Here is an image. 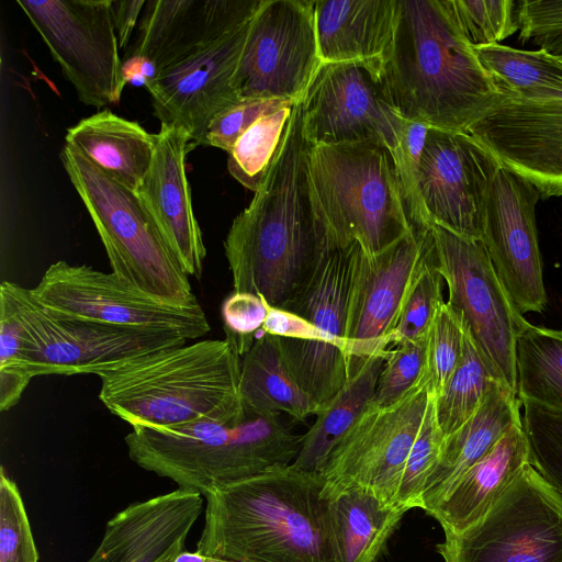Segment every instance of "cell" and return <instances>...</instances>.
I'll list each match as a JSON object with an SVG mask.
<instances>
[{
    "label": "cell",
    "instance_id": "cell-47",
    "mask_svg": "<svg viewBox=\"0 0 562 562\" xmlns=\"http://www.w3.org/2000/svg\"><path fill=\"white\" fill-rule=\"evenodd\" d=\"M146 4L145 0L113 1L112 11L120 48L130 44L134 27Z\"/></svg>",
    "mask_w": 562,
    "mask_h": 562
},
{
    "label": "cell",
    "instance_id": "cell-1",
    "mask_svg": "<svg viewBox=\"0 0 562 562\" xmlns=\"http://www.w3.org/2000/svg\"><path fill=\"white\" fill-rule=\"evenodd\" d=\"M297 100L259 189L224 240L233 289L286 310L326 237L315 217L307 179L311 149Z\"/></svg>",
    "mask_w": 562,
    "mask_h": 562
},
{
    "label": "cell",
    "instance_id": "cell-45",
    "mask_svg": "<svg viewBox=\"0 0 562 562\" xmlns=\"http://www.w3.org/2000/svg\"><path fill=\"white\" fill-rule=\"evenodd\" d=\"M268 315V303L260 296L233 291L222 305V317L228 338L240 357L251 347Z\"/></svg>",
    "mask_w": 562,
    "mask_h": 562
},
{
    "label": "cell",
    "instance_id": "cell-43",
    "mask_svg": "<svg viewBox=\"0 0 562 562\" xmlns=\"http://www.w3.org/2000/svg\"><path fill=\"white\" fill-rule=\"evenodd\" d=\"M296 101L283 99H243L217 114L195 146L206 145L228 153L237 139L259 119Z\"/></svg>",
    "mask_w": 562,
    "mask_h": 562
},
{
    "label": "cell",
    "instance_id": "cell-3",
    "mask_svg": "<svg viewBox=\"0 0 562 562\" xmlns=\"http://www.w3.org/2000/svg\"><path fill=\"white\" fill-rule=\"evenodd\" d=\"M381 72L401 116L429 127L468 132L504 98L442 0H397Z\"/></svg>",
    "mask_w": 562,
    "mask_h": 562
},
{
    "label": "cell",
    "instance_id": "cell-37",
    "mask_svg": "<svg viewBox=\"0 0 562 562\" xmlns=\"http://www.w3.org/2000/svg\"><path fill=\"white\" fill-rule=\"evenodd\" d=\"M436 412V394L432 391L418 434L405 462L396 505L411 510L422 508L426 482L435 470L445 442Z\"/></svg>",
    "mask_w": 562,
    "mask_h": 562
},
{
    "label": "cell",
    "instance_id": "cell-28",
    "mask_svg": "<svg viewBox=\"0 0 562 562\" xmlns=\"http://www.w3.org/2000/svg\"><path fill=\"white\" fill-rule=\"evenodd\" d=\"M239 392L245 412L255 416L284 413L302 422L321 407L290 373L278 337L263 331L240 357Z\"/></svg>",
    "mask_w": 562,
    "mask_h": 562
},
{
    "label": "cell",
    "instance_id": "cell-24",
    "mask_svg": "<svg viewBox=\"0 0 562 562\" xmlns=\"http://www.w3.org/2000/svg\"><path fill=\"white\" fill-rule=\"evenodd\" d=\"M312 5L322 63L383 61L397 0H317Z\"/></svg>",
    "mask_w": 562,
    "mask_h": 562
},
{
    "label": "cell",
    "instance_id": "cell-6",
    "mask_svg": "<svg viewBox=\"0 0 562 562\" xmlns=\"http://www.w3.org/2000/svg\"><path fill=\"white\" fill-rule=\"evenodd\" d=\"M307 179L315 217L333 246L358 243L373 256L415 231L393 158L384 147L311 146Z\"/></svg>",
    "mask_w": 562,
    "mask_h": 562
},
{
    "label": "cell",
    "instance_id": "cell-29",
    "mask_svg": "<svg viewBox=\"0 0 562 562\" xmlns=\"http://www.w3.org/2000/svg\"><path fill=\"white\" fill-rule=\"evenodd\" d=\"M384 362L385 351L353 361L347 383L319 407L313 425L303 435L294 468L321 474L336 443L371 403Z\"/></svg>",
    "mask_w": 562,
    "mask_h": 562
},
{
    "label": "cell",
    "instance_id": "cell-39",
    "mask_svg": "<svg viewBox=\"0 0 562 562\" xmlns=\"http://www.w3.org/2000/svg\"><path fill=\"white\" fill-rule=\"evenodd\" d=\"M33 378L35 374L24 350L22 327L9 305L0 301L1 412L18 404Z\"/></svg>",
    "mask_w": 562,
    "mask_h": 562
},
{
    "label": "cell",
    "instance_id": "cell-22",
    "mask_svg": "<svg viewBox=\"0 0 562 562\" xmlns=\"http://www.w3.org/2000/svg\"><path fill=\"white\" fill-rule=\"evenodd\" d=\"M202 496L178 487L130 504L106 522L86 562H172L202 513Z\"/></svg>",
    "mask_w": 562,
    "mask_h": 562
},
{
    "label": "cell",
    "instance_id": "cell-10",
    "mask_svg": "<svg viewBox=\"0 0 562 562\" xmlns=\"http://www.w3.org/2000/svg\"><path fill=\"white\" fill-rule=\"evenodd\" d=\"M263 1L213 29L144 83L160 124L184 130L193 147L217 114L240 101L236 75Z\"/></svg>",
    "mask_w": 562,
    "mask_h": 562
},
{
    "label": "cell",
    "instance_id": "cell-25",
    "mask_svg": "<svg viewBox=\"0 0 562 562\" xmlns=\"http://www.w3.org/2000/svg\"><path fill=\"white\" fill-rule=\"evenodd\" d=\"M517 423H521L520 400L507 384H494L471 419L445 438L438 463L426 482L420 509L430 515L460 477Z\"/></svg>",
    "mask_w": 562,
    "mask_h": 562
},
{
    "label": "cell",
    "instance_id": "cell-36",
    "mask_svg": "<svg viewBox=\"0 0 562 562\" xmlns=\"http://www.w3.org/2000/svg\"><path fill=\"white\" fill-rule=\"evenodd\" d=\"M442 3L472 46L499 44L519 30L518 1L442 0Z\"/></svg>",
    "mask_w": 562,
    "mask_h": 562
},
{
    "label": "cell",
    "instance_id": "cell-38",
    "mask_svg": "<svg viewBox=\"0 0 562 562\" xmlns=\"http://www.w3.org/2000/svg\"><path fill=\"white\" fill-rule=\"evenodd\" d=\"M529 463L562 496V414L521 402Z\"/></svg>",
    "mask_w": 562,
    "mask_h": 562
},
{
    "label": "cell",
    "instance_id": "cell-2",
    "mask_svg": "<svg viewBox=\"0 0 562 562\" xmlns=\"http://www.w3.org/2000/svg\"><path fill=\"white\" fill-rule=\"evenodd\" d=\"M324 479L292 464L207 491L196 551L233 562H337Z\"/></svg>",
    "mask_w": 562,
    "mask_h": 562
},
{
    "label": "cell",
    "instance_id": "cell-11",
    "mask_svg": "<svg viewBox=\"0 0 562 562\" xmlns=\"http://www.w3.org/2000/svg\"><path fill=\"white\" fill-rule=\"evenodd\" d=\"M381 61L322 63L301 98L303 130L312 146L374 144L395 169L407 121L395 109Z\"/></svg>",
    "mask_w": 562,
    "mask_h": 562
},
{
    "label": "cell",
    "instance_id": "cell-20",
    "mask_svg": "<svg viewBox=\"0 0 562 562\" xmlns=\"http://www.w3.org/2000/svg\"><path fill=\"white\" fill-rule=\"evenodd\" d=\"M430 228L414 231L383 251L359 248L350 289L346 339L355 360L383 352L411 279L430 245Z\"/></svg>",
    "mask_w": 562,
    "mask_h": 562
},
{
    "label": "cell",
    "instance_id": "cell-41",
    "mask_svg": "<svg viewBox=\"0 0 562 562\" xmlns=\"http://www.w3.org/2000/svg\"><path fill=\"white\" fill-rule=\"evenodd\" d=\"M38 553L16 483L0 474V562H37Z\"/></svg>",
    "mask_w": 562,
    "mask_h": 562
},
{
    "label": "cell",
    "instance_id": "cell-4",
    "mask_svg": "<svg viewBox=\"0 0 562 562\" xmlns=\"http://www.w3.org/2000/svg\"><path fill=\"white\" fill-rule=\"evenodd\" d=\"M99 398L132 427L245 417L240 355L228 339H201L154 351L97 374Z\"/></svg>",
    "mask_w": 562,
    "mask_h": 562
},
{
    "label": "cell",
    "instance_id": "cell-18",
    "mask_svg": "<svg viewBox=\"0 0 562 562\" xmlns=\"http://www.w3.org/2000/svg\"><path fill=\"white\" fill-rule=\"evenodd\" d=\"M538 190L502 166L491 186L482 243L510 299L522 313H541L547 304L538 243Z\"/></svg>",
    "mask_w": 562,
    "mask_h": 562
},
{
    "label": "cell",
    "instance_id": "cell-34",
    "mask_svg": "<svg viewBox=\"0 0 562 562\" xmlns=\"http://www.w3.org/2000/svg\"><path fill=\"white\" fill-rule=\"evenodd\" d=\"M442 283L443 279L435 261L431 237L428 250L414 272L401 302L389 335V347L427 337L436 312L445 302Z\"/></svg>",
    "mask_w": 562,
    "mask_h": 562
},
{
    "label": "cell",
    "instance_id": "cell-9",
    "mask_svg": "<svg viewBox=\"0 0 562 562\" xmlns=\"http://www.w3.org/2000/svg\"><path fill=\"white\" fill-rule=\"evenodd\" d=\"M437 269L448 286L447 304L483 359L517 394L516 342L530 324L501 281L482 240L430 227Z\"/></svg>",
    "mask_w": 562,
    "mask_h": 562
},
{
    "label": "cell",
    "instance_id": "cell-30",
    "mask_svg": "<svg viewBox=\"0 0 562 562\" xmlns=\"http://www.w3.org/2000/svg\"><path fill=\"white\" fill-rule=\"evenodd\" d=\"M328 501L337 562H375L407 513L364 487L346 490Z\"/></svg>",
    "mask_w": 562,
    "mask_h": 562
},
{
    "label": "cell",
    "instance_id": "cell-27",
    "mask_svg": "<svg viewBox=\"0 0 562 562\" xmlns=\"http://www.w3.org/2000/svg\"><path fill=\"white\" fill-rule=\"evenodd\" d=\"M65 145L80 151L111 178L137 192L148 172L157 134L103 109L67 130Z\"/></svg>",
    "mask_w": 562,
    "mask_h": 562
},
{
    "label": "cell",
    "instance_id": "cell-35",
    "mask_svg": "<svg viewBox=\"0 0 562 562\" xmlns=\"http://www.w3.org/2000/svg\"><path fill=\"white\" fill-rule=\"evenodd\" d=\"M293 106L280 109L255 122L227 153L229 173L256 192L279 147Z\"/></svg>",
    "mask_w": 562,
    "mask_h": 562
},
{
    "label": "cell",
    "instance_id": "cell-15",
    "mask_svg": "<svg viewBox=\"0 0 562 562\" xmlns=\"http://www.w3.org/2000/svg\"><path fill=\"white\" fill-rule=\"evenodd\" d=\"M86 105L117 104L127 83L113 0H16Z\"/></svg>",
    "mask_w": 562,
    "mask_h": 562
},
{
    "label": "cell",
    "instance_id": "cell-16",
    "mask_svg": "<svg viewBox=\"0 0 562 562\" xmlns=\"http://www.w3.org/2000/svg\"><path fill=\"white\" fill-rule=\"evenodd\" d=\"M321 64L312 0H265L250 24L237 92L240 100L297 101Z\"/></svg>",
    "mask_w": 562,
    "mask_h": 562
},
{
    "label": "cell",
    "instance_id": "cell-32",
    "mask_svg": "<svg viewBox=\"0 0 562 562\" xmlns=\"http://www.w3.org/2000/svg\"><path fill=\"white\" fill-rule=\"evenodd\" d=\"M503 95L533 100L562 89V58L503 44L473 46Z\"/></svg>",
    "mask_w": 562,
    "mask_h": 562
},
{
    "label": "cell",
    "instance_id": "cell-48",
    "mask_svg": "<svg viewBox=\"0 0 562 562\" xmlns=\"http://www.w3.org/2000/svg\"><path fill=\"white\" fill-rule=\"evenodd\" d=\"M217 558L203 554L199 551H187L186 549L180 552L172 562H216Z\"/></svg>",
    "mask_w": 562,
    "mask_h": 562
},
{
    "label": "cell",
    "instance_id": "cell-46",
    "mask_svg": "<svg viewBox=\"0 0 562 562\" xmlns=\"http://www.w3.org/2000/svg\"><path fill=\"white\" fill-rule=\"evenodd\" d=\"M262 331L280 338L312 340L338 348L310 321L305 319L296 313L284 308L274 307L269 304L268 315L262 325Z\"/></svg>",
    "mask_w": 562,
    "mask_h": 562
},
{
    "label": "cell",
    "instance_id": "cell-5",
    "mask_svg": "<svg viewBox=\"0 0 562 562\" xmlns=\"http://www.w3.org/2000/svg\"><path fill=\"white\" fill-rule=\"evenodd\" d=\"M302 439L278 416L246 413L237 422L205 418L132 427L124 441L138 467L204 495L218 485L292 464Z\"/></svg>",
    "mask_w": 562,
    "mask_h": 562
},
{
    "label": "cell",
    "instance_id": "cell-7",
    "mask_svg": "<svg viewBox=\"0 0 562 562\" xmlns=\"http://www.w3.org/2000/svg\"><path fill=\"white\" fill-rule=\"evenodd\" d=\"M60 160L97 228L112 272L166 302L199 303L138 194L67 145Z\"/></svg>",
    "mask_w": 562,
    "mask_h": 562
},
{
    "label": "cell",
    "instance_id": "cell-19",
    "mask_svg": "<svg viewBox=\"0 0 562 562\" xmlns=\"http://www.w3.org/2000/svg\"><path fill=\"white\" fill-rule=\"evenodd\" d=\"M468 133L541 199L562 196V89L533 100L504 95Z\"/></svg>",
    "mask_w": 562,
    "mask_h": 562
},
{
    "label": "cell",
    "instance_id": "cell-21",
    "mask_svg": "<svg viewBox=\"0 0 562 562\" xmlns=\"http://www.w3.org/2000/svg\"><path fill=\"white\" fill-rule=\"evenodd\" d=\"M193 148L187 132L160 125L153 162L137 194L188 277L200 279L206 248L195 218L186 157Z\"/></svg>",
    "mask_w": 562,
    "mask_h": 562
},
{
    "label": "cell",
    "instance_id": "cell-8",
    "mask_svg": "<svg viewBox=\"0 0 562 562\" xmlns=\"http://www.w3.org/2000/svg\"><path fill=\"white\" fill-rule=\"evenodd\" d=\"M22 327L24 350L37 375L98 374L122 362L189 340L169 333L117 327L75 317L42 304L32 289L0 285Z\"/></svg>",
    "mask_w": 562,
    "mask_h": 562
},
{
    "label": "cell",
    "instance_id": "cell-14",
    "mask_svg": "<svg viewBox=\"0 0 562 562\" xmlns=\"http://www.w3.org/2000/svg\"><path fill=\"white\" fill-rule=\"evenodd\" d=\"M34 296L66 315L101 324L169 333L189 341L202 338L211 326L200 303L180 305L155 297L115 273L65 260L52 263Z\"/></svg>",
    "mask_w": 562,
    "mask_h": 562
},
{
    "label": "cell",
    "instance_id": "cell-17",
    "mask_svg": "<svg viewBox=\"0 0 562 562\" xmlns=\"http://www.w3.org/2000/svg\"><path fill=\"white\" fill-rule=\"evenodd\" d=\"M501 167L495 155L468 132L430 127L418 191L431 226L481 240L488 192Z\"/></svg>",
    "mask_w": 562,
    "mask_h": 562
},
{
    "label": "cell",
    "instance_id": "cell-50",
    "mask_svg": "<svg viewBox=\"0 0 562 562\" xmlns=\"http://www.w3.org/2000/svg\"><path fill=\"white\" fill-rule=\"evenodd\" d=\"M562 58V57H561Z\"/></svg>",
    "mask_w": 562,
    "mask_h": 562
},
{
    "label": "cell",
    "instance_id": "cell-23",
    "mask_svg": "<svg viewBox=\"0 0 562 562\" xmlns=\"http://www.w3.org/2000/svg\"><path fill=\"white\" fill-rule=\"evenodd\" d=\"M244 0H149L140 14L137 33L126 52V82L143 85L201 41L221 23L237 14Z\"/></svg>",
    "mask_w": 562,
    "mask_h": 562
},
{
    "label": "cell",
    "instance_id": "cell-42",
    "mask_svg": "<svg viewBox=\"0 0 562 562\" xmlns=\"http://www.w3.org/2000/svg\"><path fill=\"white\" fill-rule=\"evenodd\" d=\"M463 338L461 322L447 302L441 303L427 335V367L436 395L442 391L461 360Z\"/></svg>",
    "mask_w": 562,
    "mask_h": 562
},
{
    "label": "cell",
    "instance_id": "cell-31",
    "mask_svg": "<svg viewBox=\"0 0 562 562\" xmlns=\"http://www.w3.org/2000/svg\"><path fill=\"white\" fill-rule=\"evenodd\" d=\"M516 382L520 402L562 414V329L526 327L516 342Z\"/></svg>",
    "mask_w": 562,
    "mask_h": 562
},
{
    "label": "cell",
    "instance_id": "cell-49",
    "mask_svg": "<svg viewBox=\"0 0 562 562\" xmlns=\"http://www.w3.org/2000/svg\"><path fill=\"white\" fill-rule=\"evenodd\" d=\"M216 562H233V561H227V560H223V559H218L217 558Z\"/></svg>",
    "mask_w": 562,
    "mask_h": 562
},
{
    "label": "cell",
    "instance_id": "cell-44",
    "mask_svg": "<svg viewBox=\"0 0 562 562\" xmlns=\"http://www.w3.org/2000/svg\"><path fill=\"white\" fill-rule=\"evenodd\" d=\"M519 41L562 57V0L518 1Z\"/></svg>",
    "mask_w": 562,
    "mask_h": 562
},
{
    "label": "cell",
    "instance_id": "cell-33",
    "mask_svg": "<svg viewBox=\"0 0 562 562\" xmlns=\"http://www.w3.org/2000/svg\"><path fill=\"white\" fill-rule=\"evenodd\" d=\"M463 330L461 360L442 391L436 395L437 418L445 437L471 419L494 384L505 383L483 359L468 331Z\"/></svg>",
    "mask_w": 562,
    "mask_h": 562
},
{
    "label": "cell",
    "instance_id": "cell-12",
    "mask_svg": "<svg viewBox=\"0 0 562 562\" xmlns=\"http://www.w3.org/2000/svg\"><path fill=\"white\" fill-rule=\"evenodd\" d=\"M442 562H562V496L529 464L488 512L436 546Z\"/></svg>",
    "mask_w": 562,
    "mask_h": 562
},
{
    "label": "cell",
    "instance_id": "cell-26",
    "mask_svg": "<svg viewBox=\"0 0 562 562\" xmlns=\"http://www.w3.org/2000/svg\"><path fill=\"white\" fill-rule=\"evenodd\" d=\"M529 464L522 423H517L460 477L429 516L439 522L445 533L464 531L488 512Z\"/></svg>",
    "mask_w": 562,
    "mask_h": 562
},
{
    "label": "cell",
    "instance_id": "cell-13",
    "mask_svg": "<svg viewBox=\"0 0 562 562\" xmlns=\"http://www.w3.org/2000/svg\"><path fill=\"white\" fill-rule=\"evenodd\" d=\"M431 392L427 369L395 404L379 407L370 403L328 456L321 472L323 497L329 499L346 490L364 487L397 506L403 469Z\"/></svg>",
    "mask_w": 562,
    "mask_h": 562
},
{
    "label": "cell",
    "instance_id": "cell-40",
    "mask_svg": "<svg viewBox=\"0 0 562 562\" xmlns=\"http://www.w3.org/2000/svg\"><path fill=\"white\" fill-rule=\"evenodd\" d=\"M427 367V337L392 345L371 403L379 407L395 404L417 383Z\"/></svg>",
    "mask_w": 562,
    "mask_h": 562
}]
</instances>
